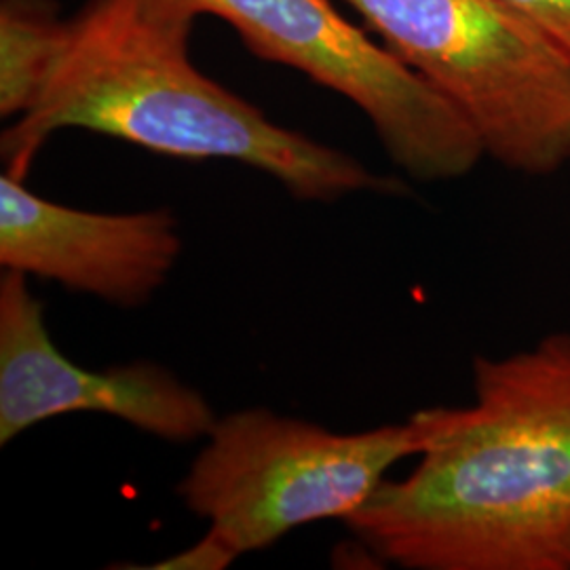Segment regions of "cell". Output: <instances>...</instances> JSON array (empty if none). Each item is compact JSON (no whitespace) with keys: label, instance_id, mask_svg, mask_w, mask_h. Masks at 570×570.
I'll use <instances>...</instances> for the list:
<instances>
[{"label":"cell","instance_id":"obj_1","mask_svg":"<svg viewBox=\"0 0 570 570\" xmlns=\"http://www.w3.org/2000/svg\"><path fill=\"white\" fill-rule=\"evenodd\" d=\"M475 402L421 410L416 468L351 530L406 570H570V332L473 360Z\"/></svg>","mask_w":570,"mask_h":570},{"label":"cell","instance_id":"obj_7","mask_svg":"<svg viewBox=\"0 0 570 570\" xmlns=\"http://www.w3.org/2000/svg\"><path fill=\"white\" fill-rule=\"evenodd\" d=\"M183 254L171 209L87 212L0 176V266L108 305L138 308L164 287Z\"/></svg>","mask_w":570,"mask_h":570},{"label":"cell","instance_id":"obj_2","mask_svg":"<svg viewBox=\"0 0 570 570\" xmlns=\"http://www.w3.org/2000/svg\"><path fill=\"white\" fill-rule=\"evenodd\" d=\"M188 16L164 0H91L75 20L39 98L2 134L7 174L23 180L60 129H87L176 159H228L268 174L301 202L402 193L338 148L271 121L202 75Z\"/></svg>","mask_w":570,"mask_h":570},{"label":"cell","instance_id":"obj_5","mask_svg":"<svg viewBox=\"0 0 570 570\" xmlns=\"http://www.w3.org/2000/svg\"><path fill=\"white\" fill-rule=\"evenodd\" d=\"M190 20L228 21L252 53L305 72L355 104L391 161L421 183L468 176L484 155L463 115L332 0H164Z\"/></svg>","mask_w":570,"mask_h":570},{"label":"cell","instance_id":"obj_10","mask_svg":"<svg viewBox=\"0 0 570 570\" xmlns=\"http://www.w3.org/2000/svg\"><path fill=\"white\" fill-rule=\"evenodd\" d=\"M570 60V0H503Z\"/></svg>","mask_w":570,"mask_h":570},{"label":"cell","instance_id":"obj_4","mask_svg":"<svg viewBox=\"0 0 570 570\" xmlns=\"http://www.w3.org/2000/svg\"><path fill=\"white\" fill-rule=\"evenodd\" d=\"M425 440L421 410L402 425L336 433L268 407H245L214 423L176 492L244 556L311 522H345L395 463L421 454Z\"/></svg>","mask_w":570,"mask_h":570},{"label":"cell","instance_id":"obj_3","mask_svg":"<svg viewBox=\"0 0 570 570\" xmlns=\"http://www.w3.org/2000/svg\"><path fill=\"white\" fill-rule=\"evenodd\" d=\"M524 176L570 161V60L503 0H346Z\"/></svg>","mask_w":570,"mask_h":570},{"label":"cell","instance_id":"obj_8","mask_svg":"<svg viewBox=\"0 0 570 570\" xmlns=\"http://www.w3.org/2000/svg\"><path fill=\"white\" fill-rule=\"evenodd\" d=\"M68 35L51 0L0 2V115L18 119L41 94Z\"/></svg>","mask_w":570,"mask_h":570},{"label":"cell","instance_id":"obj_9","mask_svg":"<svg viewBox=\"0 0 570 570\" xmlns=\"http://www.w3.org/2000/svg\"><path fill=\"white\" fill-rule=\"evenodd\" d=\"M239 558L226 541H223L214 530H207L204 537L188 546L186 550L178 551L169 558H164L155 564H146V570H225Z\"/></svg>","mask_w":570,"mask_h":570},{"label":"cell","instance_id":"obj_6","mask_svg":"<svg viewBox=\"0 0 570 570\" xmlns=\"http://www.w3.org/2000/svg\"><path fill=\"white\" fill-rule=\"evenodd\" d=\"M106 414L171 444L205 440L218 421L204 393L153 362L87 370L66 357L26 275L0 277V444L63 414Z\"/></svg>","mask_w":570,"mask_h":570}]
</instances>
